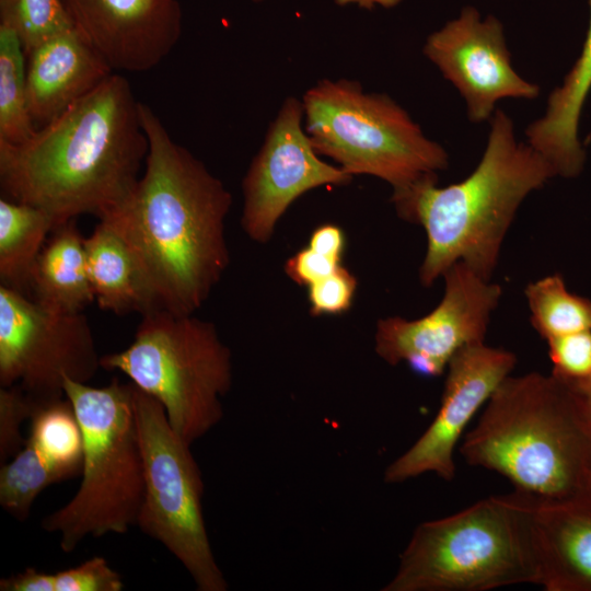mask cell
I'll return each mask as SVG.
<instances>
[{"mask_svg":"<svg viewBox=\"0 0 591 591\" xmlns=\"http://www.w3.org/2000/svg\"><path fill=\"white\" fill-rule=\"evenodd\" d=\"M552 373L577 382L591 375V328L547 340Z\"/></svg>","mask_w":591,"mask_h":591,"instance_id":"obj_28","label":"cell"},{"mask_svg":"<svg viewBox=\"0 0 591 591\" xmlns=\"http://www.w3.org/2000/svg\"><path fill=\"white\" fill-rule=\"evenodd\" d=\"M589 7V27L579 57L561 85L549 94L545 114L525 130L528 143L563 177L579 175L586 161L578 129L591 91V0Z\"/></svg>","mask_w":591,"mask_h":591,"instance_id":"obj_18","label":"cell"},{"mask_svg":"<svg viewBox=\"0 0 591 591\" xmlns=\"http://www.w3.org/2000/svg\"><path fill=\"white\" fill-rule=\"evenodd\" d=\"M569 383H571L583 395L591 406V375L581 381Z\"/></svg>","mask_w":591,"mask_h":591,"instance_id":"obj_34","label":"cell"},{"mask_svg":"<svg viewBox=\"0 0 591 591\" xmlns=\"http://www.w3.org/2000/svg\"><path fill=\"white\" fill-rule=\"evenodd\" d=\"M352 175L320 158L304 130L302 101L287 97L242 181L241 227L250 239L267 243L289 206L324 185L343 186Z\"/></svg>","mask_w":591,"mask_h":591,"instance_id":"obj_12","label":"cell"},{"mask_svg":"<svg viewBox=\"0 0 591 591\" xmlns=\"http://www.w3.org/2000/svg\"><path fill=\"white\" fill-rule=\"evenodd\" d=\"M524 294L531 324L544 340L591 328V301L569 292L561 275L529 283Z\"/></svg>","mask_w":591,"mask_h":591,"instance_id":"obj_24","label":"cell"},{"mask_svg":"<svg viewBox=\"0 0 591 591\" xmlns=\"http://www.w3.org/2000/svg\"><path fill=\"white\" fill-rule=\"evenodd\" d=\"M26 439L62 480L78 476L83 465V434L71 402L65 396L38 407Z\"/></svg>","mask_w":591,"mask_h":591,"instance_id":"obj_22","label":"cell"},{"mask_svg":"<svg viewBox=\"0 0 591 591\" xmlns=\"http://www.w3.org/2000/svg\"><path fill=\"white\" fill-rule=\"evenodd\" d=\"M54 575L56 591H121L124 588L121 576L101 556Z\"/></svg>","mask_w":591,"mask_h":591,"instance_id":"obj_30","label":"cell"},{"mask_svg":"<svg viewBox=\"0 0 591 591\" xmlns=\"http://www.w3.org/2000/svg\"><path fill=\"white\" fill-rule=\"evenodd\" d=\"M62 479L26 441L23 449L0 470V505L19 521H25L38 495Z\"/></svg>","mask_w":591,"mask_h":591,"instance_id":"obj_25","label":"cell"},{"mask_svg":"<svg viewBox=\"0 0 591 591\" xmlns=\"http://www.w3.org/2000/svg\"><path fill=\"white\" fill-rule=\"evenodd\" d=\"M56 227L45 210L0 198L1 286L28 296L32 270Z\"/></svg>","mask_w":591,"mask_h":591,"instance_id":"obj_21","label":"cell"},{"mask_svg":"<svg viewBox=\"0 0 591 591\" xmlns=\"http://www.w3.org/2000/svg\"><path fill=\"white\" fill-rule=\"evenodd\" d=\"M536 584L524 493L490 496L416 526L382 591H485Z\"/></svg>","mask_w":591,"mask_h":591,"instance_id":"obj_5","label":"cell"},{"mask_svg":"<svg viewBox=\"0 0 591 591\" xmlns=\"http://www.w3.org/2000/svg\"><path fill=\"white\" fill-rule=\"evenodd\" d=\"M30 294L43 305L68 312H83L95 301L77 219L51 232L32 270Z\"/></svg>","mask_w":591,"mask_h":591,"instance_id":"obj_20","label":"cell"},{"mask_svg":"<svg viewBox=\"0 0 591 591\" xmlns=\"http://www.w3.org/2000/svg\"><path fill=\"white\" fill-rule=\"evenodd\" d=\"M149 141L143 174L100 220L135 254L159 308L194 314L222 278L230 254L225 219L232 196L157 114L139 105Z\"/></svg>","mask_w":591,"mask_h":591,"instance_id":"obj_1","label":"cell"},{"mask_svg":"<svg viewBox=\"0 0 591 591\" xmlns=\"http://www.w3.org/2000/svg\"><path fill=\"white\" fill-rule=\"evenodd\" d=\"M139 105L128 80L112 73L27 140L0 141L2 197L45 210L57 227L85 213L103 218L146 162Z\"/></svg>","mask_w":591,"mask_h":591,"instance_id":"obj_2","label":"cell"},{"mask_svg":"<svg viewBox=\"0 0 591 591\" xmlns=\"http://www.w3.org/2000/svg\"><path fill=\"white\" fill-rule=\"evenodd\" d=\"M100 363L157 398L173 430L189 444L223 417L222 399L233 379L232 356L212 322L151 311L142 315L132 341L101 356Z\"/></svg>","mask_w":591,"mask_h":591,"instance_id":"obj_7","label":"cell"},{"mask_svg":"<svg viewBox=\"0 0 591 591\" xmlns=\"http://www.w3.org/2000/svg\"><path fill=\"white\" fill-rule=\"evenodd\" d=\"M74 28L113 70L158 66L182 34L177 0H62Z\"/></svg>","mask_w":591,"mask_h":591,"instance_id":"obj_15","label":"cell"},{"mask_svg":"<svg viewBox=\"0 0 591 591\" xmlns=\"http://www.w3.org/2000/svg\"><path fill=\"white\" fill-rule=\"evenodd\" d=\"M83 434L82 480L74 496L40 526L60 535L63 553L86 537L125 534L136 525L144 495V464L134 384L114 378L103 387L65 379Z\"/></svg>","mask_w":591,"mask_h":591,"instance_id":"obj_6","label":"cell"},{"mask_svg":"<svg viewBox=\"0 0 591 591\" xmlns=\"http://www.w3.org/2000/svg\"><path fill=\"white\" fill-rule=\"evenodd\" d=\"M0 591H56L55 575L28 567L0 579Z\"/></svg>","mask_w":591,"mask_h":591,"instance_id":"obj_33","label":"cell"},{"mask_svg":"<svg viewBox=\"0 0 591 591\" xmlns=\"http://www.w3.org/2000/svg\"><path fill=\"white\" fill-rule=\"evenodd\" d=\"M442 277L443 297L431 312L417 320L392 316L378 322L374 350L389 364L406 362L419 375L439 376L460 349L484 341L501 287L463 262Z\"/></svg>","mask_w":591,"mask_h":591,"instance_id":"obj_11","label":"cell"},{"mask_svg":"<svg viewBox=\"0 0 591 591\" xmlns=\"http://www.w3.org/2000/svg\"><path fill=\"white\" fill-rule=\"evenodd\" d=\"M422 51L465 100L473 123L489 120L502 99L533 100L540 94L538 85L512 68L501 23L493 15L480 20L473 7L430 34Z\"/></svg>","mask_w":591,"mask_h":591,"instance_id":"obj_14","label":"cell"},{"mask_svg":"<svg viewBox=\"0 0 591 591\" xmlns=\"http://www.w3.org/2000/svg\"><path fill=\"white\" fill-rule=\"evenodd\" d=\"M89 281L100 309L116 315L160 310L157 298L130 247L100 220L84 237Z\"/></svg>","mask_w":591,"mask_h":591,"instance_id":"obj_19","label":"cell"},{"mask_svg":"<svg viewBox=\"0 0 591 591\" xmlns=\"http://www.w3.org/2000/svg\"><path fill=\"white\" fill-rule=\"evenodd\" d=\"M357 278L343 265L308 287L310 313L315 316L347 312L357 290Z\"/></svg>","mask_w":591,"mask_h":591,"instance_id":"obj_29","label":"cell"},{"mask_svg":"<svg viewBox=\"0 0 591 591\" xmlns=\"http://www.w3.org/2000/svg\"><path fill=\"white\" fill-rule=\"evenodd\" d=\"M253 2H262V1H265V0H252Z\"/></svg>","mask_w":591,"mask_h":591,"instance_id":"obj_35","label":"cell"},{"mask_svg":"<svg viewBox=\"0 0 591 591\" xmlns=\"http://www.w3.org/2000/svg\"><path fill=\"white\" fill-rule=\"evenodd\" d=\"M100 360L83 312L48 308L0 285V386L16 384L42 407L65 397V379L92 380Z\"/></svg>","mask_w":591,"mask_h":591,"instance_id":"obj_10","label":"cell"},{"mask_svg":"<svg viewBox=\"0 0 591 591\" xmlns=\"http://www.w3.org/2000/svg\"><path fill=\"white\" fill-rule=\"evenodd\" d=\"M113 69L74 27L26 55L31 116L43 126L99 86Z\"/></svg>","mask_w":591,"mask_h":591,"instance_id":"obj_17","label":"cell"},{"mask_svg":"<svg viewBox=\"0 0 591 591\" xmlns=\"http://www.w3.org/2000/svg\"><path fill=\"white\" fill-rule=\"evenodd\" d=\"M489 120L483 157L463 181L439 187L438 174H428L393 190L398 217L421 225L427 235L419 267L424 287H431L457 262L490 280L521 202L556 176L542 154L517 140L503 111L496 109Z\"/></svg>","mask_w":591,"mask_h":591,"instance_id":"obj_3","label":"cell"},{"mask_svg":"<svg viewBox=\"0 0 591 591\" xmlns=\"http://www.w3.org/2000/svg\"><path fill=\"white\" fill-rule=\"evenodd\" d=\"M36 129L28 105L26 54L15 32L0 24V141L21 143Z\"/></svg>","mask_w":591,"mask_h":591,"instance_id":"obj_23","label":"cell"},{"mask_svg":"<svg viewBox=\"0 0 591 591\" xmlns=\"http://www.w3.org/2000/svg\"><path fill=\"white\" fill-rule=\"evenodd\" d=\"M134 407L144 464V495L136 525L184 566L197 590L227 591L206 529L205 485L192 444L173 430L162 404L136 385Z\"/></svg>","mask_w":591,"mask_h":591,"instance_id":"obj_9","label":"cell"},{"mask_svg":"<svg viewBox=\"0 0 591 591\" xmlns=\"http://www.w3.org/2000/svg\"><path fill=\"white\" fill-rule=\"evenodd\" d=\"M526 496L536 584L546 591H591V495Z\"/></svg>","mask_w":591,"mask_h":591,"instance_id":"obj_16","label":"cell"},{"mask_svg":"<svg viewBox=\"0 0 591 591\" xmlns=\"http://www.w3.org/2000/svg\"><path fill=\"white\" fill-rule=\"evenodd\" d=\"M303 125L313 148L350 175H371L393 190L448 167L447 151L409 114L360 82L323 79L302 96Z\"/></svg>","mask_w":591,"mask_h":591,"instance_id":"obj_8","label":"cell"},{"mask_svg":"<svg viewBox=\"0 0 591 591\" xmlns=\"http://www.w3.org/2000/svg\"><path fill=\"white\" fill-rule=\"evenodd\" d=\"M38 406L16 384L0 386V462L7 463L25 445L21 426L30 420Z\"/></svg>","mask_w":591,"mask_h":591,"instance_id":"obj_27","label":"cell"},{"mask_svg":"<svg viewBox=\"0 0 591 591\" xmlns=\"http://www.w3.org/2000/svg\"><path fill=\"white\" fill-rule=\"evenodd\" d=\"M0 24L15 32L26 55L74 27L62 0H0Z\"/></svg>","mask_w":591,"mask_h":591,"instance_id":"obj_26","label":"cell"},{"mask_svg":"<svg viewBox=\"0 0 591 591\" xmlns=\"http://www.w3.org/2000/svg\"><path fill=\"white\" fill-rule=\"evenodd\" d=\"M340 265L341 263L306 246L287 259L285 273L296 283L309 287L313 282L331 275Z\"/></svg>","mask_w":591,"mask_h":591,"instance_id":"obj_31","label":"cell"},{"mask_svg":"<svg viewBox=\"0 0 591 591\" xmlns=\"http://www.w3.org/2000/svg\"><path fill=\"white\" fill-rule=\"evenodd\" d=\"M464 460L547 499L591 495V406L566 380L508 375L459 448Z\"/></svg>","mask_w":591,"mask_h":591,"instance_id":"obj_4","label":"cell"},{"mask_svg":"<svg viewBox=\"0 0 591 591\" xmlns=\"http://www.w3.org/2000/svg\"><path fill=\"white\" fill-rule=\"evenodd\" d=\"M346 237L336 224L326 223L317 227L311 234L309 247L313 251L341 263Z\"/></svg>","mask_w":591,"mask_h":591,"instance_id":"obj_32","label":"cell"},{"mask_svg":"<svg viewBox=\"0 0 591 591\" xmlns=\"http://www.w3.org/2000/svg\"><path fill=\"white\" fill-rule=\"evenodd\" d=\"M517 363L513 352L472 344L448 364L438 413L422 434L384 471L386 484H399L426 473L451 482L456 473L454 450L463 431Z\"/></svg>","mask_w":591,"mask_h":591,"instance_id":"obj_13","label":"cell"}]
</instances>
